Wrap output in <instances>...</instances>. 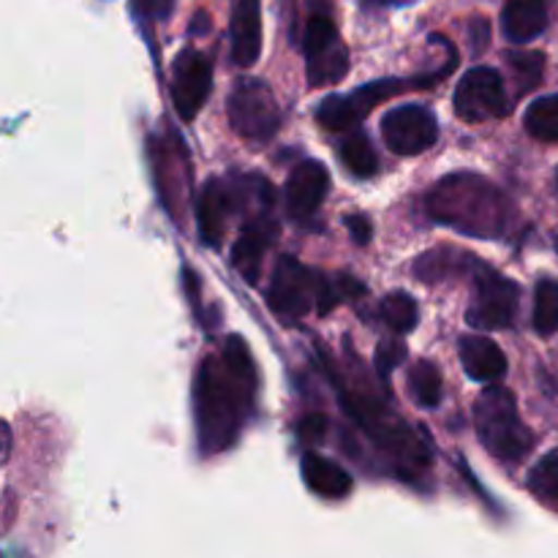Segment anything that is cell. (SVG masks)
<instances>
[{
	"label": "cell",
	"mask_w": 558,
	"mask_h": 558,
	"mask_svg": "<svg viewBox=\"0 0 558 558\" xmlns=\"http://www.w3.org/2000/svg\"><path fill=\"white\" fill-rule=\"evenodd\" d=\"M256 368L243 338H229L221 354H210L196 371L194 420L207 456L229 450L251 417Z\"/></svg>",
	"instance_id": "cell-1"
},
{
	"label": "cell",
	"mask_w": 558,
	"mask_h": 558,
	"mask_svg": "<svg viewBox=\"0 0 558 558\" xmlns=\"http://www.w3.org/2000/svg\"><path fill=\"white\" fill-rule=\"evenodd\" d=\"M428 213L434 221L483 240L501 238L515 216L512 202L474 172H456L439 180L428 194Z\"/></svg>",
	"instance_id": "cell-2"
},
{
	"label": "cell",
	"mask_w": 558,
	"mask_h": 558,
	"mask_svg": "<svg viewBox=\"0 0 558 558\" xmlns=\"http://www.w3.org/2000/svg\"><path fill=\"white\" fill-rule=\"evenodd\" d=\"M347 292H363V289L352 278L325 281L314 270L300 265L294 256H283L276 265V272H272L270 289H267V303H270L272 314L287 322H294L308 314L314 305L322 311H330L338 300L347 298Z\"/></svg>",
	"instance_id": "cell-3"
},
{
	"label": "cell",
	"mask_w": 558,
	"mask_h": 558,
	"mask_svg": "<svg viewBox=\"0 0 558 558\" xmlns=\"http://www.w3.org/2000/svg\"><path fill=\"white\" fill-rule=\"evenodd\" d=\"M474 425L485 450L499 461H521L534 447V434L518 414L515 396L505 387H490L474 403Z\"/></svg>",
	"instance_id": "cell-4"
},
{
	"label": "cell",
	"mask_w": 558,
	"mask_h": 558,
	"mask_svg": "<svg viewBox=\"0 0 558 558\" xmlns=\"http://www.w3.org/2000/svg\"><path fill=\"white\" fill-rule=\"evenodd\" d=\"M303 52L308 82L314 87L336 85L349 71V49L338 36L330 11H311L303 33Z\"/></svg>",
	"instance_id": "cell-5"
},
{
	"label": "cell",
	"mask_w": 558,
	"mask_h": 558,
	"mask_svg": "<svg viewBox=\"0 0 558 558\" xmlns=\"http://www.w3.org/2000/svg\"><path fill=\"white\" fill-rule=\"evenodd\" d=\"M229 123L240 136L254 142L270 140L281 125V107L270 87L259 80H243L229 93Z\"/></svg>",
	"instance_id": "cell-6"
},
{
	"label": "cell",
	"mask_w": 558,
	"mask_h": 558,
	"mask_svg": "<svg viewBox=\"0 0 558 558\" xmlns=\"http://www.w3.org/2000/svg\"><path fill=\"white\" fill-rule=\"evenodd\" d=\"M456 112L466 123H485V120L505 118L510 112V101H507L505 80H501L499 71L488 69V65L469 71L458 82Z\"/></svg>",
	"instance_id": "cell-7"
},
{
	"label": "cell",
	"mask_w": 558,
	"mask_h": 558,
	"mask_svg": "<svg viewBox=\"0 0 558 558\" xmlns=\"http://www.w3.org/2000/svg\"><path fill=\"white\" fill-rule=\"evenodd\" d=\"M518 298H521V292L510 278L499 276L488 267H480L477 298L466 314L469 325L480 327V330H505L515 319Z\"/></svg>",
	"instance_id": "cell-8"
},
{
	"label": "cell",
	"mask_w": 558,
	"mask_h": 558,
	"mask_svg": "<svg viewBox=\"0 0 558 558\" xmlns=\"http://www.w3.org/2000/svg\"><path fill=\"white\" fill-rule=\"evenodd\" d=\"M381 136L387 147L398 156H417L428 150L439 136V123L434 112L423 104H403V107L390 109L381 120Z\"/></svg>",
	"instance_id": "cell-9"
},
{
	"label": "cell",
	"mask_w": 558,
	"mask_h": 558,
	"mask_svg": "<svg viewBox=\"0 0 558 558\" xmlns=\"http://www.w3.org/2000/svg\"><path fill=\"white\" fill-rule=\"evenodd\" d=\"M251 194V180H207L196 202V223L205 245H218L227 232L229 216L245 205Z\"/></svg>",
	"instance_id": "cell-10"
},
{
	"label": "cell",
	"mask_w": 558,
	"mask_h": 558,
	"mask_svg": "<svg viewBox=\"0 0 558 558\" xmlns=\"http://www.w3.org/2000/svg\"><path fill=\"white\" fill-rule=\"evenodd\" d=\"M278 234V221L272 218V189L265 191V196L256 205V213L243 223L240 238L232 248V265L248 283H256L259 278L262 259L270 248L272 238Z\"/></svg>",
	"instance_id": "cell-11"
},
{
	"label": "cell",
	"mask_w": 558,
	"mask_h": 558,
	"mask_svg": "<svg viewBox=\"0 0 558 558\" xmlns=\"http://www.w3.org/2000/svg\"><path fill=\"white\" fill-rule=\"evenodd\" d=\"M210 60L196 49H183L172 63V101L183 120H194L210 96Z\"/></svg>",
	"instance_id": "cell-12"
},
{
	"label": "cell",
	"mask_w": 558,
	"mask_h": 558,
	"mask_svg": "<svg viewBox=\"0 0 558 558\" xmlns=\"http://www.w3.org/2000/svg\"><path fill=\"white\" fill-rule=\"evenodd\" d=\"M407 82H374V85H365L360 90L349 93V96H330L322 101L316 120L325 125L327 131H343L352 129L363 114H368L381 98H390L392 93L403 90Z\"/></svg>",
	"instance_id": "cell-13"
},
{
	"label": "cell",
	"mask_w": 558,
	"mask_h": 558,
	"mask_svg": "<svg viewBox=\"0 0 558 558\" xmlns=\"http://www.w3.org/2000/svg\"><path fill=\"white\" fill-rule=\"evenodd\" d=\"M330 191V172L319 161H303L292 169L287 180V210L303 221L311 218Z\"/></svg>",
	"instance_id": "cell-14"
},
{
	"label": "cell",
	"mask_w": 558,
	"mask_h": 558,
	"mask_svg": "<svg viewBox=\"0 0 558 558\" xmlns=\"http://www.w3.org/2000/svg\"><path fill=\"white\" fill-rule=\"evenodd\" d=\"M262 52L259 0H234L232 11V58L238 65H254Z\"/></svg>",
	"instance_id": "cell-15"
},
{
	"label": "cell",
	"mask_w": 558,
	"mask_h": 558,
	"mask_svg": "<svg viewBox=\"0 0 558 558\" xmlns=\"http://www.w3.org/2000/svg\"><path fill=\"white\" fill-rule=\"evenodd\" d=\"M548 27V5L545 0H507L501 11V31L510 41L526 44Z\"/></svg>",
	"instance_id": "cell-16"
},
{
	"label": "cell",
	"mask_w": 558,
	"mask_h": 558,
	"mask_svg": "<svg viewBox=\"0 0 558 558\" xmlns=\"http://www.w3.org/2000/svg\"><path fill=\"white\" fill-rule=\"evenodd\" d=\"M461 363L474 381H499L507 374V357L490 338H461Z\"/></svg>",
	"instance_id": "cell-17"
},
{
	"label": "cell",
	"mask_w": 558,
	"mask_h": 558,
	"mask_svg": "<svg viewBox=\"0 0 558 558\" xmlns=\"http://www.w3.org/2000/svg\"><path fill=\"white\" fill-rule=\"evenodd\" d=\"M303 477L308 488L325 499H343L352 490V477H349L347 469L338 466L330 458L319 456V452H305Z\"/></svg>",
	"instance_id": "cell-18"
},
{
	"label": "cell",
	"mask_w": 558,
	"mask_h": 558,
	"mask_svg": "<svg viewBox=\"0 0 558 558\" xmlns=\"http://www.w3.org/2000/svg\"><path fill=\"white\" fill-rule=\"evenodd\" d=\"M526 131L539 142H558V93L556 96L537 98L526 109Z\"/></svg>",
	"instance_id": "cell-19"
},
{
	"label": "cell",
	"mask_w": 558,
	"mask_h": 558,
	"mask_svg": "<svg viewBox=\"0 0 558 558\" xmlns=\"http://www.w3.org/2000/svg\"><path fill=\"white\" fill-rule=\"evenodd\" d=\"M409 387L420 407L436 409L441 403V374L434 363L420 360L412 371H409Z\"/></svg>",
	"instance_id": "cell-20"
},
{
	"label": "cell",
	"mask_w": 558,
	"mask_h": 558,
	"mask_svg": "<svg viewBox=\"0 0 558 558\" xmlns=\"http://www.w3.org/2000/svg\"><path fill=\"white\" fill-rule=\"evenodd\" d=\"M341 161L347 163V169L357 178H374L376 169H379V158H376L374 145L368 142L365 134H352L341 145Z\"/></svg>",
	"instance_id": "cell-21"
},
{
	"label": "cell",
	"mask_w": 558,
	"mask_h": 558,
	"mask_svg": "<svg viewBox=\"0 0 558 558\" xmlns=\"http://www.w3.org/2000/svg\"><path fill=\"white\" fill-rule=\"evenodd\" d=\"M534 327L543 336H554L558 330V283L545 278L534 292Z\"/></svg>",
	"instance_id": "cell-22"
},
{
	"label": "cell",
	"mask_w": 558,
	"mask_h": 558,
	"mask_svg": "<svg viewBox=\"0 0 558 558\" xmlns=\"http://www.w3.org/2000/svg\"><path fill=\"white\" fill-rule=\"evenodd\" d=\"M381 314H385L387 325L396 332H412L420 319L417 303H414V298H409L407 292L387 294L385 303H381Z\"/></svg>",
	"instance_id": "cell-23"
},
{
	"label": "cell",
	"mask_w": 558,
	"mask_h": 558,
	"mask_svg": "<svg viewBox=\"0 0 558 558\" xmlns=\"http://www.w3.org/2000/svg\"><path fill=\"white\" fill-rule=\"evenodd\" d=\"M507 63H510L512 76H515L518 96L537 87L539 80H543L545 58L539 52H510L507 54Z\"/></svg>",
	"instance_id": "cell-24"
},
{
	"label": "cell",
	"mask_w": 558,
	"mask_h": 558,
	"mask_svg": "<svg viewBox=\"0 0 558 558\" xmlns=\"http://www.w3.org/2000/svg\"><path fill=\"white\" fill-rule=\"evenodd\" d=\"M529 488L545 499L558 501V447L543 458L529 474Z\"/></svg>",
	"instance_id": "cell-25"
},
{
	"label": "cell",
	"mask_w": 558,
	"mask_h": 558,
	"mask_svg": "<svg viewBox=\"0 0 558 558\" xmlns=\"http://www.w3.org/2000/svg\"><path fill=\"white\" fill-rule=\"evenodd\" d=\"M403 360V347L398 341H381L379 352H376V368L381 376H390L396 365Z\"/></svg>",
	"instance_id": "cell-26"
},
{
	"label": "cell",
	"mask_w": 558,
	"mask_h": 558,
	"mask_svg": "<svg viewBox=\"0 0 558 558\" xmlns=\"http://www.w3.org/2000/svg\"><path fill=\"white\" fill-rule=\"evenodd\" d=\"M325 430H327V423H325V417H319V414H308V417L300 420V425H298L300 441L308 447L325 439Z\"/></svg>",
	"instance_id": "cell-27"
},
{
	"label": "cell",
	"mask_w": 558,
	"mask_h": 558,
	"mask_svg": "<svg viewBox=\"0 0 558 558\" xmlns=\"http://www.w3.org/2000/svg\"><path fill=\"white\" fill-rule=\"evenodd\" d=\"M134 5L140 9V14H145L147 20H163L172 11L174 0H134Z\"/></svg>",
	"instance_id": "cell-28"
},
{
	"label": "cell",
	"mask_w": 558,
	"mask_h": 558,
	"mask_svg": "<svg viewBox=\"0 0 558 558\" xmlns=\"http://www.w3.org/2000/svg\"><path fill=\"white\" fill-rule=\"evenodd\" d=\"M347 227H349V232H352L354 243L357 245H365L371 240V221L365 216H349Z\"/></svg>",
	"instance_id": "cell-29"
},
{
	"label": "cell",
	"mask_w": 558,
	"mask_h": 558,
	"mask_svg": "<svg viewBox=\"0 0 558 558\" xmlns=\"http://www.w3.org/2000/svg\"><path fill=\"white\" fill-rule=\"evenodd\" d=\"M9 447H11V436H9V428H5V425L0 423V461H3V458L9 456Z\"/></svg>",
	"instance_id": "cell-30"
},
{
	"label": "cell",
	"mask_w": 558,
	"mask_h": 558,
	"mask_svg": "<svg viewBox=\"0 0 558 558\" xmlns=\"http://www.w3.org/2000/svg\"><path fill=\"white\" fill-rule=\"evenodd\" d=\"M371 3H379V5H407V3H414V0H371Z\"/></svg>",
	"instance_id": "cell-31"
}]
</instances>
